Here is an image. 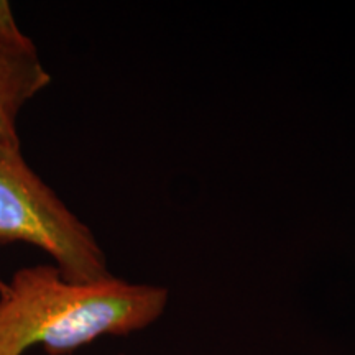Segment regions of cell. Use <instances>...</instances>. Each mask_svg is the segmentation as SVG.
Masks as SVG:
<instances>
[{
    "label": "cell",
    "mask_w": 355,
    "mask_h": 355,
    "mask_svg": "<svg viewBox=\"0 0 355 355\" xmlns=\"http://www.w3.org/2000/svg\"><path fill=\"white\" fill-rule=\"evenodd\" d=\"M168 301L166 288L152 283H73L55 265L25 266L0 295V355H24L33 345L68 355L101 337L133 334L157 322Z\"/></svg>",
    "instance_id": "6da1fadb"
},
{
    "label": "cell",
    "mask_w": 355,
    "mask_h": 355,
    "mask_svg": "<svg viewBox=\"0 0 355 355\" xmlns=\"http://www.w3.org/2000/svg\"><path fill=\"white\" fill-rule=\"evenodd\" d=\"M10 243L43 250L68 282L114 277L92 230L30 168L20 150L0 145V245Z\"/></svg>",
    "instance_id": "7a4b0ae2"
},
{
    "label": "cell",
    "mask_w": 355,
    "mask_h": 355,
    "mask_svg": "<svg viewBox=\"0 0 355 355\" xmlns=\"http://www.w3.org/2000/svg\"><path fill=\"white\" fill-rule=\"evenodd\" d=\"M50 83V73L32 40L13 42L0 37V145L20 150L19 115Z\"/></svg>",
    "instance_id": "3957f363"
},
{
    "label": "cell",
    "mask_w": 355,
    "mask_h": 355,
    "mask_svg": "<svg viewBox=\"0 0 355 355\" xmlns=\"http://www.w3.org/2000/svg\"><path fill=\"white\" fill-rule=\"evenodd\" d=\"M0 37L13 40V42H21V40L28 38L19 28L10 3L6 2V0H0Z\"/></svg>",
    "instance_id": "277c9868"
},
{
    "label": "cell",
    "mask_w": 355,
    "mask_h": 355,
    "mask_svg": "<svg viewBox=\"0 0 355 355\" xmlns=\"http://www.w3.org/2000/svg\"><path fill=\"white\" fill-rule=\"evenodd\" d=\"M121 355H123V354H121Z\"/></svg>",
    "instance_id": "5b68a950"
}]
</instances>
